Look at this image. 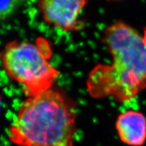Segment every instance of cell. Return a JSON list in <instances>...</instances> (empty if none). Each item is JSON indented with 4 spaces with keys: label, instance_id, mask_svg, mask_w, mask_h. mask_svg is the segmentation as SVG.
<instances>
[{
    "label": "cell",
    "instance_id": "8",
    "mask_svg": "<svg viewBox=\"0 0 146 146\" xmlns=\"http://www.w3.org/2000/svg\"><path fill=\"white\" fill-rule=\"evenodd\" d=\"M2 102H1V96H0V109H1V108L2 107Z\"/></svg>",
    "mask_w": 146,
    "mask_h": 146
},
{
    "label": "cell",
    "instance_id": "6",
    "mask_svg": "<svg viewBox=\"0 0 146 146\" xmlns=\"http://www.w3.org/2000/svg\"><path fill=\"white\" fill-rule=\"evenodd\" d=\"M23 3L19 0L0 1V21H4L13 15Z\"/></svg>",
    "mask_w": 146,
    "mask_h": 146
},
{
    "label": "cell",
    "instance_id": "2",
    "mask_svg": "<svg viewBox=\"0 0 146 146\" xmlns=\"http://www.w3.org/2000/svg\"><path fill=\"white\" fill-rule=\"evenodd\" d=\"M76 116L74 104L52 88L21 104L8 137L17 146H74Z\"/></svg>",
    "mask_w": 146,
    "mask_h": 146
},
{
    "label": "cell",
    "instance_id": "5",
    "mask_svg": "<svg viewBox=\"0 0 146 146\" xmlns=\"http://www.w3.org/2000/svg\"><path fill=\"white\" fill-rule=\"evenodd\" d=\"M120 141L129 146H142L146 141V118L141 112L129 110L120 114L116 122Z\"/></svg>",
    "mask_w": 146,
    "mask_h": 146
},
{
    "label": "cell",
    "instance_id": "1",
    "mask_svg": "<svg viewBox=\"0 0 146 146\" xmlns=\"http://www.w3.org/2000/svg\"><path fill=\"white\" fill-rule=\"evenodd\" d=\"M103 41L112 56L109 64H97L89 73L87 89L92 98H112L123 103L146 88V46L135 29L121 21L107 27Z\"/></svg>",
    "mask_w": 146,
    "mask_h": 146
},
{
    "label": "cell",
    "instance_id": "7",
    "mask_svg": "<svg viewBox=\"0 0 146 146\" xmlns=\"http://www.w3.org/2000/svg\"><path fill=\"white\" fill-rule=\"evenodd\" d=\"M143 40L144 43H145V45L146 46V29H145V31H144V33H143Z\"/></svg>",
    "mask_w": 146,
    "mask_h": 146
},
{
    "label": "cell",
    "instance_id": "4",
    "mask_svg": "<svg viewBox=\"0 0 146 146\" xmlns=\"http://www.w3.org/2000/svg\"><path fill=\"white\" fill-rule=\"evenodd\" d=\"M87 3L85 0H41L38 7L47 23L64 31H76L84 27L79 15Z\"/></svg>",
    "mask_w": 146,
    "mask_h": 146
},
{
    "label": "cell",
    "instance_id": "3",
    "mask_svg": "<svg viewBox=\"0 0 146 146\" xmlns=\"http://www.w3.org/2000/svg\"><path fill=\"white\" fill-rule=\"evenodd\" d=\"M51 44L39 38L35 43L14 41L0 54L9 78L23 85L24 94L32 98L52 89L60 72L51 64Z\"/></svg>",
    "mask_w": 146,
    "mask_h": 146
}]
</instances>
